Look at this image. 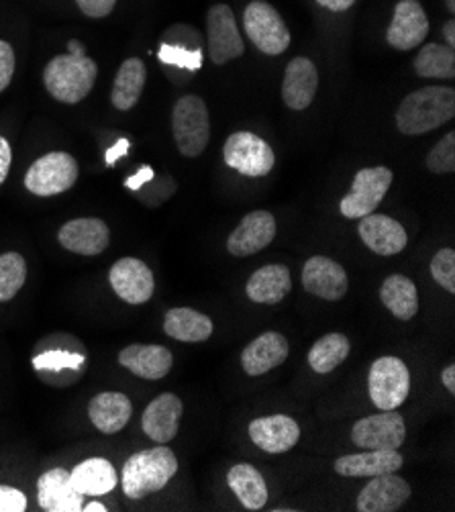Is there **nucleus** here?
<instances>
[{"mask_svg":"<svg viewBox=\"0 0 455 512\" xmlns=\"http://www.w3.org/2000/svg\"><path fill=\"white\" fill-rule=\"evenodd\" d=\"M455 117V90L427 86L411 92L396 111V127L404 135L431 133Z\"/></svg>","mask_w":455,"mask_h":512,"instance_id":"f257e3e1","label":"nucleus"},{"mask_svg":"<svg viewBox=\"0 0 455 512\" xmlns=\"http://www.w3.org/2000/svg\"><path fill=\"white\" fill-rule=\"evenodd\" d=\"M176 472L178 459L174 451L166 445H158L137 451L127 459L121 474V484L131 500H141L166 488Z\"/></svg>","mask_w":455,"mask_h":512,"instance_id":"f03ea898","label":"nucleus"},{"mask_svg":"<svg viewBox=\"0 0 455 512\" xmlns=\"http://www.w3.org/2000/svg\"><path fill=\"white\" fill-rule=\"evenodd\" d=\"M98 76L96 62L90 58H76L70 54L56 56L43 70L45 90L52 98L66 102V105H76L84 100L94 88Z\"/></svg>","mask_w":455,"mask_h":512,"instance_id":"7ed1b4c3","label":"nucleus"},{"mask_svg":"<svg viewBox=\"0 0 455 512\" xmlns=\"http://www.w3.org/2000/svg\"><path fill=\"white\" fill-rule=\"evenodd\" d=\"M172 133L182 156L198 158L211 139V117L200 96H182L172 111Z\"/></svg>","mask_w":455,"mask_h":512,"instance_id":"20e7f679","label":"nucleus"},{"mask_svg":"<svg viewBox=\"0 0 455 512\" xmlns=\"http://www.w3.org/2000/svg\"><path fill=\"white\" fill-rule=\"evenodd\" d=\"M78 162L66 151L45 153L25 174V186L35 196H56L68 192L78 180Z\"/></svg>","mask_w":455,"mask_h":512,"instance_id":"39448f33","label":"nucleus"},{"mask_svg":"<svg viewBox=\"0 0 455 512\" xmlns=\"http://www.w3.org/2000/svg\"><path fill=\"white\" fill-rule=\"evenodd\" d=\"M243 27L251 43L268 56H280L290 45V31L284 19L264 0H254L245 7Z\"/></svg>","mask_w":455,"mask_h":512,"instance_id":"423d86ee","label":"nucleus"},{"mask_svg":"<svg viewBox=\"0 0 455 512\" xmlns=\"http://www.w3.org/2000/svg\"><path fill=\"white\" fill-rule=\"evenodd\" d=\"M368 388L380 411H396L411 392V372L398 357H380L370 368Z\"/></svg>","mask_w":455,"mask_h":512,"instance_id":"0eeeda50","label":"nucleus"},{"mask_svg":"<svg viewBox=\"0 0 455 512\" xmlns=\"http://www.w3.org/2000/svg\"><path fill=\"white\" fill-rule=\"evenodd\" d=\"M225 164L249 178L268 176L276 164L274 149L256 133H233L223 147Z\"/></svg>","mask_w":455,"mask_h":512,"instance_id":"6e6552de","label":"nucleus"},{"mask_svg":"<svg viewBox=\"0 0 455 512\" xmlns=\"http://www.w3.org/2000/svg\"><path fill=\"white\" fill-rule=\"evenodd\" d=\"M394 176L388 168H364L356 174L349 194L341 200L339 209L347 219H362L378 209V204L386 196Z\"/></svg>","mask_w":455,"mask_h":512,"instance_id":"1a4fd4ad","label":"nucleus"},{"mask_svg":"<svg viewBox=\"0 0 455 512\" xmlns=\"http://www.w3.org/2000/svg\"><path fill=\"white\" fill-rule=\"evenodd\" d=\"M209 54L217 66L233 62L243 56L245 43L237 29L235 15L229 5H215L207 15Z\"/></svg>","mask_w":455,"mask_h":512,"instance_id":"9d476101","label":"nucleus"},{"mask_svg":"<svg viewBox=\"0 0 455 512\" xmlns=\"http://www.w3.org/2000/svg\"><path fill=\"white\" fill-rule=\"evenodd\" d=\"M407 437V425L396 411L360 419L351 429V441L360 449H398Z\"/></svg>","mask_w":455,"mask_h":512,"instance_id":"9b49d317","label":"nucleus"},{"mask_svg":"<svg viewBox=\"0 0 455 512\" xmlns=\"http://www.w3.org/2000/svg\"><path fill=\"white\" fill-rule=\"evenodd\" d=\"M429 35V19L419 0H400L388 25L386 39L398 51L419 47Z\"/></svg>","mask_w":455,"mask_h":512,"instance_id":"f8f14e48","label":"nucleus"},{"mask_svg":"<svg viewBox=\"0 0 455 512\" xmlns=\"http://www.w3.org/2000/svg\"><path fill=\"white\" fill-rule=\"evenodd\" d=\"M276 237V219L268 211H254L241 219V223L231 231L227 249L235 258H249L264 247H268Z\"/></svg>","mask_w":455,"mask_h":512,"instance_id":"ddd939ff","label":"nucleus"},{"mask_svg":"<svg viewBox=\"0 0 455 512\" xmlns=\"http://www.w3.org/2000/svg\"><path fill=\"white\" fill-rule=\"evenodd\" d=\"M109 282L115 294L127 304H145L151 296H154V288H156L154 272L149 270L147 264L135 258L119 260L111 268Z\"/></svg>","mask_w":455,"mask_h":512,"instance_id":"4468645a","label":"nucleus"},{"mask_svg":"<svg viewBox=\"0 0 455 512\" xmlns=\"http://www.w3.org/2000/svg\"><path fill=\"white\" fill-rule=\"evenodd\" d=\"M184 413L182 400L172 394L164 392L158 398L151 400L141 417L143 433L156 443H170L178 435L180 419Z\"/></svg>","mask_w":455,"mask_h":512,"instance_id":"2eb2a0df","label":"nucleus"},{"mask_svg":"<svg viewBox=\"0 0 455 512\" xmlns=\"http://www.w3.org/2000/svg\"><path fill=\"white\" fill-rule=\"evenodd\" d=\"M60 245L78 255H100L111 241V231L105 221L94 217H82L68 221L58 233Z\"/></svg>","mask_w":455,"mask_h":512,"instance_id":"dca6fc26","label":"nucleus"},{"mask_svg":"<svg viewBox=\"0 0 455 512\" xmlns=\"http://www.w3.org/2000/svg\"><path fill=\"white\" fill-rule=\"evenodd\" d=\"M402 468V455L396 449H366L343 455L335 462V472L345 478H374L396 474Z\"/></svg>","mask_w":455,"mask_h":512,"instance_id":"f3484780","label":"nucleus"},{"mask_svg":"<svg viewBox=\"0 0 455 512\" xmlns=\"http://www.w3.org/2000/svg\"><path fill=\"white\" fill-rule=\"evenodd\" d=\"M302 286L309 294L323 300H339L345 296L349 282L341 264L315 255L302 268Z\"/></svg>","mask_w":455,"mask_h":512,"instance_id":"a211bd4d","label":"nucleus"},{"mask_svg":"<svg viewBox=\"0 0 455 512\" xmlns=\"http://www.w3.org/2000/svg\"><path fill=\"white\" fill-rule=\"evenodd\" d=\"M319 88L317 66L309 58H294L284 74L282 82V100L292 111H305Z\"/></svg>","mask_w":455,"mask_h":512,"instance_id":"6ab92c4d","label":"nucleus"},{"mask_svg":"<svg viewBox=\"0 0 455 512\" xmlns=\"http://www.w3.org/2000/svg\"><path fill=\"white\" fill-rule=\"evenodd\" d=\"M119 364L139 378L162 380L170 374L174 357H172V351L164 345L133 343L121 349Z\"/></svg>","mask_w":455,"mask_h":512,"instance_id":"aec40b11","label":"nucleus"},{"mask_svg":"<svg viewBox=\"0 0 455 512\" xmlns=\"http://www.w3.org/2000/svg\"><path fill=\"white\" fill-rule=\"evenodd\" d=\"M288 349L290 345L282 333L268 331L243 349L241 366L247 376H264L286 362Z\"/></svg>","mask_w":455,"mask_h":512,"instance_id":"412c9836","label":"nucleus"},{"mask_svg":"<svg viewBox=\"0 0 455 512\" xmlns=\"http://www.w3.org/2000/svg\"><path fill=\"white\" fill-rule=\"evenodd\" d=\"M39 506L47 512H78L84 508V496L70 482V472L54 468L37 482Z\"/></svg>","mask_w":455,"mask_h":512,"instance_id":"4be33fe9","label":"nucleus"},{"mask_svg":"<svg viewBox=\"0 0 455 512\" xmlns=\"http://www.w3.org/2000/svg\"><path fill=\"white\" fill-rule=\"evenodd\" d=\"M411 498V486L394 474L374 476L358 496L360 512H394Z\"/></svg>","mask_w":455,"mask_h":512,"instance_id":"5701e85b","label":"nucleus"},{"mask_svg":"<svg viewBox=\"0 0 455 512\" xmlns=\"http://www.w3.org/2000/svg\"><path fill=\"white\" fill-rule=\"evenodd\" d=\"M249 437L266 453H286L300 439V427L294 419L286 415L262 417L249 423Z\"/></svg>","mask_w":455,"mask_h":512,"instance_id":"b1692460","label":"nucleus"},{"mask_svg":"<svg viewBox=\"0 0 455 512\" xmlns=\"http://www.w3.org/2000/svg\"><path fill=\"white\" fill-rule=\"evenodd\" d=\"M362 241L378 255H396L409 243L404 227L386 215H366L358 227Z\"/></svg>","mask_w":455,"mask_h":512,"instance_id":"393cba45","label":"nucleus"},{"mask_svg":"<svg viewBox=\"0 0 455 512\" xmlns=\"http://www.w3.org/2000/svg\"><path fill=\"white\" fill-rule=\"evenodd\" d=\"M133 415L131 400L121 392L96 394L88 404V417L92 425L105 435L123 431Z\"/></svg>","mask_w":455,"mask_h":512,"instance_id":"a878e982","label":"nucleus"},{"mask_svg":"<svg viewBox=\"0 0 455 512\" xmlns=\"http://www.w3.org/2000/svg\"><path fill=\"white\" fill-rule=\"evenodd\" d=\"M70 482L82 496H105L117 488V472L109 459L90 457L70 472Z\"/></svg>","mask_w":455,"mask_h":512,"instance_id":"bb28decb","label":"nucleus"},{"mask_svg":"<svg viewBox=\"0 0 455 512\" xmlns=\"http://www.w3.org/2000/svg\"><path fill=\"white\" fill-rule=\"evenodd\" d=\"M292 288L290 270L282 264H270L251 274L245 292L247 298L258 304H278Z\"/></svg>","mask_w":455,"mask_h":512,"instance_id":"cd10ccee","label":"nucleus"},{"mask_svg":"<svg viewBox=\"0 0 455 512\" xmlns=\"http://www.w3.org/2000/svg\"><path fill=\"white\" fill-rule=\"evenodd\" d=\"M380 300L386 309L400 321H411L419 313V292L411 278L394 274L384 280Z\"/></svg>","mask_w":455,"mask_h":512,"instance_id":"c85d7f7f","label":"nucleus"},{"mask_svg":"<svg viewBox=\"0 0 455 512\" xmlns=\"http://www.w3.org/2000/svg\"><path fill=\"white\" fill-rule=\"evenodd\" d=\"M164 331L182 343H202L211 339L215 327L213 321L192 309H170L164 319Z\"/></svg>","mask_w":455,"mask_h":512,"instance_id":"c756f323","label":"nucleus"},{"mask_svg":"<svg viewBox=\"0 0 455 512\" xmlns=\"http://www.w3.org/2000/svg\"><path fill=\"white\" fill-rule=\"evenodd\" d=\"M145 80H147L145 64L139 58L125 60L113 84V92H111L113 107L117 111H131L141 98Z\"/></svg>","mask_w":455,"mask_h":512,"instance_id":"7c9ffc66","label":"nucleus"},{"mask_svg":"<svg viewBox=\"0 0 455 512\" xmlns=\"http://www.w3.org/2000/svg\"><path fill=\"white\" fill-rule=\"evenodd\" d=\"M227 482L239 502L247 510H260L268 502V486L264 476L249 464H237L229 470Z\"/></svg>","mask_w":455,"mask_h":512,"instance_id":"2f4dec72","label":"nucleus"},{"mask_svg":"<svg viewBox=\"0 0 455 512\" xmlns=\"http://www.w3.org/2000/svg\"><path fill=\"white\" fill-rule=\"evenodd\" d=\"M413 66L421 78L451 80L455 76V51L449 45L427 43L421 47Z\"/></svg>","mask_w":455,"mask_h":512,"instance_id":"473e14b6","label":"nucleus"},{"mask_svg":"<svg viewBox=\"0 0 455 512\" xmlns=\"http://www.w3.org/2000/svg\"><path fill=\"white\" fill-rule=\"evenodd\" d=\"M351 343L343 333H329L321 337L309 351V366L317 374H331L349 355Z\"/></svg>","mask_w":455,"mask_h":512,"instance_id":"72a5a7b5","label":"nucleus"},{"mask_svg":"<svg viewBox=\"0 0 455 512\" xmlns=\"http://www.w3.org/2000/svg\"><path fill=\"white\" fill-rule=\"evenodd\" d=\"M27 280V262L21 253L7 251L0 255V302H9L19 294Z\"/></svg>","mask_w":455,"mask_h":512,"instance_id":"f704fd0d","label":"nucleus"},{"mask_svg":"<svg viewBox=\"0 0 455 512\" xmlns=\"http://www.w3.org/2000/svg\"><path fill=\"white\" fill-rule=\"evenodd\" d=\"M427 170L433 174L455 172V131H449L427 156Z\"/></svg>","mask_w":455,"mask_h":512,"instance_id":"c9c22d12","label":"nucleus"},{"mask_svg":"<svg viewBox=\"0 0 455 512\" xmlns=\"http://www.w3.org/2000/svg\"><path fill=\"white\" fill-rule=\"evenodd\" d=\"M160 60L168 66H178V68L196 72L202 66V51H200V47H184V45L164 43L160 49Z\"/></svg>","mask_w":455,"mask_h":512,"instance_id":"e433bc0d","label":"nucleus"},{"mask_svg":"<svg viewBox=\"0 0 455 512\" xmlns=\"http://www.w3.org/2000/svg\"><path fill=\"white\" fill-rule=\"evenodd\" d=\"M84 355L80 353H70V351H45L37 355L33 360L35 370H52V372H62V370H80L84 366Z\"/></svg>","mask_w":455,"mask_h":512,"instance_id":"4c0bfd02","label":"nucleus"},{"mask_svg":"<svg viewBox=\"0 0 455 512\" xmlns=\"http://www.w3.org/2000/svg\"><path fill=\"white\" fill-rule=\"evenodd\" d=\"M431 276L449 294H455V251L451 247H443L433 255Z\"/></svg>","mask_w":455,"mask_h":512,"instance_id":"58836bf2","label":"nucleus"},{"mask_svg":"<svg viewBox=\"0 0 455 512\" xmlns=\"http://www.w3.org/2000/svg\"><path fill=\"white\" fill-rule=\"evenodd\" d=\"M15 74V51L11 43L0 39V92L7 90Z\"/></svg>","mask_w":455,"mask_h":512,"instance_id":"ea45409f","label":"nucleus"},{"mask_svg":"<svg viewBox=\"0 0 455 512\" xmlns=\"http://www.w3.org/2000/svg\"><path fill=\"white\" fill-rule=\"evenodd\" d=\"M27 496L11 486H0V512H25Z\"/></svg>","mask_w":455,"mask_h":512,"instance_id":"a19ab883","label":"nucleus"},{"mask_svg":"<svg viewBox=\"0 0 455 512\" xmlns=\"http://www.w3.org/2000/svg\"><path fill=\"white\" fill-rule=\"evenodd\" d=\"M78 9L90 19H103L113 13L117 0H76Z\"/></svg>","mask_w":455,"mask_h":512,"instance_id":"79ce46f5","label":"nucleus"},{"mask_svg":"<svg viewBox=\"0 0 455 512\" xmlns=\"http://www.w3.org/2000/svg\"><path fill=\"white\" fill-rule=\"evenodd\" d=\"M11 162H13V151L11 145L5 137H0V184H3L9 176L11 170Z\"/></svg>","mask_w":455,"mask_h":512,"instance_id":"37998d69","label":"nucleus"},{"mask_svg":"<svg viewBox=\"0 0 455 512\" xmlns=\"http://www.w3.org/2000/svg\"><path fill=\"white\" fill-rule=\"evenodd\" d=\"M129 147H131L129 139H119V141H117V143L107 151V156H105L107 166H115V164H117V160H121L123 156H127Z\"/></svg>","mask_w":455,"mask_h":512,"instance_id":"c03bdc74","label":"nucleus"},{"mask_svg":"<svg viewBox=\"0 0 455 512\" xmlns=\"http://www.w3.org/2000/svg\"><path fill=\"white\" fill-rule=\"evenodd\" d=\"M154 170H151L149 166H143L135 176H131V178H127V182H125V186L129 188V190H139L143 184H147V182H151L154 180Z\"/></svg>","mask_w":455,"mask_h":512,"instance_id":"a18cd8bd","label":"nucleus"},{"mask_svg":"<svg viewBox=\"0 0 455 512\" xmlns=\"http://www.w3.org/2000/svg\"><path fill=\"white\" fill-rule=\"evenodd\" d=\"M317 3H319L321 7L333 11V13H343V11L351 9L353 3H356V0H317Z\"/></svg>","mask_w":455,"mask_h":512,"instance_id":"49530a36","label":"nucleus"},{"mask_svg":"<svg viewBox=\"0 0 455 512\" xmlns=\"http://www.w3.org/2000/svg\"><path fill=\"white\" fill-rule=\"evenodd\" d=\"M441 382H443V386H445L449 392H455V366H453V364H449V366L443 370Z\"/></svg>","mask_w":455,"mask_h":512,"instance_id":"de8ad7c7","label":"nucleus"},{"mask_svg":"<svg viewBox=\"0 0 455 512\" xmlns=\"http://www.w3.org/2000/svg\"><path fill=\"white\" fill-rule=\"evenodd\" d=\"M443 37H445V41H447L449 47L455 45V21H453V19H449V21L443 25Z\"/></svg>","mask_w":455,"mask_h":512,"instance_id":"09e8293b","label":"nucleus"},{"mask_svg":"<svg viewBox=\"0 0 455 512\" xmlns=\"http://www.w3.org/2000/svg\"><path fill=\"white\" fill-rule=\"evenodd\" d=\"M68 54L76 56V58H84L86 56V47L80 41L72 39V41H68Z\"/></svg>","mask_w":455,"mask_h":512,"instance_id":"8fccbe9b","label":"nucleus"},{"mask_svg":"<svg viewBox=\"0 0 455 512\" xmlns=\"http://www.w3.org/2000/svg\"><path fill=\"white\" fill-rule=\"evenodd\" d=\"M82 510H84V512H107L109 508H107L103 502H90V504H86Z\"/></svg>","mask_w":455,"mask_h":512,"instance_id":"3c124183","label":"nucleus"},{"mask_svg":"<svg viewBox=\"0 0 455 512\" xmlns=\"http://www.w3.org/2000/svg\"><path fill=\"white\" fill-rule=\"evenodd\" d=\"M445 5H447V11L453 15L455 13V0H445Z\"/></svg>","mask_w":455,"mask_h":512,"instance_id":"603ef678","label":"nucleus"}]
</instances>
